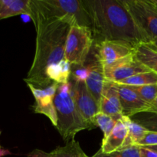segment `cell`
Segmentation results:
<instances>
[{"label": "cell", "mask_w": 157, "mask_h": 157, "mask_svg": "<svg viewBox=\"0 0 157 157\" xmlns=\"http://www.w3.org/2000/svg\"><path fill=\"white\" fill-rule=\"evenodd\" d=\"M32 20L36 31V44L33 62L24 79L39 89L47 88L53 83L48 79V67L64 58V48L72 23L66 19L42 16L31 3Z\"/></svg>", "instance_id": "6da1fadb"}, {"label": "cell", "mask_w": 157, "mask_h": 157, "mask_svg": "<svg viewBox=\"0 0 157 157\" xmlns=\"http://www.w3.org/2000/svg\"><path fill=\"white\" fill-rule=\"evenodd\" d=\"M84 4L90 15L95 43L120 41L134 48L146 44L123 0H86Z\"/></svg>", "instance_id": "7a4b0ae2"}, {"label": "cell", "mask_w": 157, "mask_h": 157, "mask_svg": "<svg viewBox=\"0 0 157 157\" xmlns=\"http://www.w3.org/2000/svg\"><path fill=\"white\" fill-rule=\"evenodd\" d=\"M31 3L45 18L66 19L73 25L91 28L90 15L82 0H31Z\"/></svg>", "instance_id": "3957f363"}, {"label": "cell", "mask_w": 157, "mask_h": 157, "mask_svg": "<svg viewBox=\"0 0 157 157\" xmlns=\"http://www.w3.org/2000/svg\"><path fill=\"white\" fill-rule=\"evenodd\" d=\"M54 104L58 115L56 128L64 141L68 142L70 140H74L75 135L81 130H90L77 108L71 92L63 93L57 90Z\"/></svg>", "instance_id": "277c9868"}, {"label": "cell", "mask_w": 157, "mask_h": 157, "mask_svg": "<svg viewBox=\"0 0 157 157\" xmlns=\"http://www.w3.org/2000/svg\"><path fill=\"white\" fill-rule=\"evenodd\" d=\"M94 41L90 28L78 25H71L66 40L64 59L72 65H85Z\"/></svg>", "instance_id": "5b68a950"}, {"label": "cell", "mask_w": 157, "mask_h": 157, "mask_svg": "<svg viewBox=\"0 0 157 157\" xmlns=\"http://www.w3.org/2000/svg\"><path fill=\"white\" fill-rule=\"evenodd\" d=\"M146 44L157 42V9L150 0H123Z\"/></svg>", "instance_id": "8992f818"}, {"label": "cell", "mask_w": 157, "mask_h": 157, "mask_svg": "<svg viewBox=\"0 0 157 157\" xmlns=\"http://www.w3.org/2000/svg\"><path fill=\"white\" fill-rule=\"evenodd\" d=\"M70 82L71 85V96L90 130H92L96 127L94 121L95 116L100 112L99 104L90 93L85 82L71 79Z\"/></svg>", "instance_id": "52a82bcc"}, {"label": "cell", "mask_w": 157, "mask_h": 157, "mask_svg": "<svg viewBox=\"0 0 157 157\" xmlns=\"http://www.w3.org/2000/svg\"><path fill=\"white\" fill-rule=\"evenodd\" d=\"M104 78L107 81L117 83L137 74L151 71L134 56L128 55L108 65L103 66Z\"/></svg>", "instance_id": "ba28073f"}, {"label": "cell", "mask_w": 157, "mask_h": 157, "mask_svg": "<svg viewBox=\"0 0 157 157\" xmlns=\"http://www.w3.org/2000/svg\"><path fill=\"white\" fill-rule=\"evenodd\" d=\"M27 85L35 99V104L32 107L34 112L45 115L53 126L56 127L58 125V115L54 101L59 84L54 82L52 85L44 89L37 88L29 83H27Z\"/></svg>", "instance_id": "9c48e42d"}, {"label": "cell", "mask_w": 157, "mask_h": 157, "mask_svg": "<svg viewBox=\"0 0 157 157\" xmlns=\"http://www.w3.org/2000/svg\"><path fill=\"white\" fill-rule=\"evenodd\" d=\"M94 57L102 66L108 65L134 53V47L127 43L103 41L95 43Z\"/></svg>", "instance_id": "30bf717a"}, {"label": "cell", "mask_w": 157, "mask_h": 157, "mask_svg": "<svg viewBox=\"0 0 157 157\" xmlns=\"http://www.w3.org/2000/svg\"><path fill=\"white\" fill-rule=\"evenodd\" d=\"M100 112L112 117L116 121L122 117L117 84L106 80L99 103Z\"/></svg>", "instance_id": "8fae6325"}, {"label": "cell", "mask_w": 157, "mask_h": 157, "mask_svg": "<svg viewBox=\"0 0 157 157\" xmlns=\"http://www.w3.org/2000/svg\"><path fill=\"white\" fill-rule=\"evenodd\" d=\"M117 87L123 115L131 117L136 113L146 112L148 110L150 105L128 86L117 84Z\"/></svg>", "instance_id": "7c38bea8"}, {"label": "cell", "mask_w": 157, "mask_h": 157, "mask_svg": "<svg viewBox=\"0 0 157 157\" xmlns=\"http://www.w3.org/2000/svg\"><path fill=\"white\" fill-rule=\"evenodd\" d=\"M90 72L85 84L87 89L99 104L106 79L104 78L103 66L95 58V61L88 64Z\"/></svg>", "instance_id": "4fadbf2b"}, {"label": "cell", "mask_w": 157, "mask_h": 157, "mask_svg": "<svg viewBox=\"0 0 157 157\" xmlns=\"http://www.w3.org/2000/svg\"><path fill=\"white\" fill-rule=\"evenodd\" d=\"M127 136V128L121 121H117L114 128L106 139H103L101 151L104 153H110L120 150L124 146Z\"/></svg>", "instance_id": "5bb4252c"}, {"label": "cell", "mask_w": 157, "mask_h": 157, "mask_svg": "<svg viewBox=\"0 0 157 157\" xmlns=\"http://www.w3.org/2000/svg\"><path fill=\"white\" fill-rule=\"evenodd\" d=\"M18 15H27L31 18V0H0V20Z\"/></svg>", "instance_id": "9a60e30c"}, {"label": "cell", "mask_w": 157, "mask_h": 157, "mask_svg": "<svg viewBox=\"0 0 157 157\" xmlns=\"http://www.w3.org/2000/svg\"><path fill=\"white\" fill-rule=\"evenodd\" d=\"M120 121H122L127 128V136L122 148L130 147L133 145H138L140 142L148 132L147 129L137 123L134 122L130 117L123 115ZM121 148V149H122Z\"/></svg>", "instance_id": "2e32d148"}, {"label": "cell", "mask_w": 157, "mask_h": 157, "mask_svg": "<svg viewBox=\"0 0 157 157\" xmlns=\"http://www.w3.org/2000/svg\"><path fill=\"white\" fill-rule=\"evenodd\" d=\"M71 75V64L64 58L58 64H53L46 70V76L52 83L58 84H67L69 82Z\"/></svg>", "instance_id": "e0dca14e"}, {"label": "cell", "mask_w": 157, "mask_h": 157, "mask_svg": "<svg viewBox=\"0 0 157 157\" xmlns=\"http://www.w3.org/2000/svg\"><path fill=\"white\" fill-rule=\"evenodd\" d=\"M133 54L140 62L150 71L157 74V51L143 43L135 48Z\"/></svg>", "instance_id": "ac0fdd59"}, {"label": "cell", "mask_w": 157, "mask_h": 157, "mask_svg": "<svg viewBox=\"0 0 157 157\" xmlns=\"http://www.w3.org/2000/svg\"><path fill=\"white\" fill-rule=\"evenodd\" d=\"M116 84L124 86H132V87L156 84L157 74L153 71L137 74V75H133V76L130 77V78L119 81V82L116 83Z\"/></svg>", "instance_id": "d6986e66"}, {"label": "cell", "mask_w": 157, "mask_h": 157, "mask_svg": "<svg viewBox=\"0 0 157 157\" xmlns=\"http://www.w3.org/2000/svg\"><path fill=\"white\" fill-rule=\"evenodd\" d=\"M53 157H84L85 153L81 145L75 140L66 143L64 147H58L51 152Z\"/></svg>", "instance_id": "ffe728a7"}, {"label": "cell", "mask_w": 157, "mask_h": 157, "mask_svg": "<svg viewBox=\"0 0 157 157\" xmlns=\"http://www.w3.org/2000/svg\"><path fill=\"white\" fill-rule=\"evenodd\" d=\"M134 122L140 124L148 131L157 132V114L150 112L136 113L131 117Z\"/></svg>", "instance_id": "44dd1931"}, {"label": "cell", "mask_w": 157, "mask_h": 157, "mask_svg": "<svg viewBox=\"0 0 157 157\" xmlns=\"http://www.w3.org/2000/svg\"><path fill=\"white\" fill-rule=\"evenodd\" d=\"M117 122V121H116L114 118L108 116L105 113H101V112H99L95 116L94 121L95 127H98L102 130L103 133H104L103 139H106V138L108 137L113 129L114 128Z\"/></svg>", "instance_id": "7402d4cb"}, {"label": "cell", "mask_w": 157, "mask_h": 157, "mask_svg": "<svg viewBox=\"0 0 157 157\" xmlns=\"http://www.w3.org/2000/svg\"><path fill=\"white\" fill-rule=\"evenodd\" d=\"M128 87L134 90L139 95L140 98L149 105H150L154 101L157 97V84L138 86V87H132V86H128Z\"/></svg>", "instance_id": "603a6c76"}, {"label": "cell", "mask_w": 157, "mask_h": 157, "mask_svg": "<svg viewBox=\"0 0 157 157\" xmlns=\"http://www.w3.org/2000/svg\"><path fill=\"white\" fill-rule=\"evenodd\" d=\"M92 157H140V147L137 145L130 146L110 153H104L99 150Z\"/></svg>", "instance_id": "cb8c5ba5"}, {"label": "cell", "mask_w": 157, "mask_h": 157, "mask_svg": "<svg viewBox=\"0 0 157 157\" xmlns=\"http://www.w3.org/2000/svg\"><path fill=\"white\" fill-rule=\"evenodd\" d=\"M78 67H71V80L76 81H84L85 82L86 80L87 79L90 72V67L89 65L84 66H78Z\"/></svg>", "instance_id": "d4e9b609"}, {"label": "cell", "mask_w": 157, "mask_h": 157, "mask_svg": "<svg viewBox=\"0 0 157 157\" xmlns=\"http://www.w3.org/2000/svg\"><path fill=\"white\" fill-rule=\"evenodd\" d=\"M157 145V132L148 131L142 140L138 144L139 147H149Z\"/></svg>", "instance_id": "484cf974"}, {"label": "cell", "mask_w": 157, "mask_h": 157, "mask_svg": "<svg viewBox=\"0 0 157 157\" xmlns=\"http://www.w3.org/2000/svg\"><path fill=\"white\" fill-rule=\"evenodd\" d=\"M140 157H157V152L146 147H140Z\"/></svg>", "instance_id": "4316f807"}, {"label": "cell", "mask_w": 157, "mask_h": 157, "mask_svg": "<svg viewBox=\"0 0 157 157\" xmlns=\"http://www.w3.org/2000/svg\"><path fill=\"white\" fill-rule=\"evenodd\" d=\"M27 157H53L52 153H46L43 150L35 149L29 153Z\"/></svg>", "instance_id": "83f0119b"}, {"label": "cell", "mask_w": 157, "mask_h": 157, "mask_svg": "<svg viewBox=\"0 0 157 157\" xmlns=\"http://www.w3.org/2000/svg\"><path fill=\"white\" fill-rule=\"evenodd\" d=\"M146 112H150V113H156L157 114V97L156 98V99L154 100V101L150 104L148 110Z\"/></svg>", "instance_id": "f1b7e54d"}, {"label": "cell", "mask_w": 157, "mask_h": 157, "mask_svg": "<svg viewBox=\"0 0 157 157\" xmlns=\"http://www.w3.org/2000/svg\"><path fill=\"white\" fill-rule=\"evenodd\" d=\"M11 154H12V153H11L9 150H7V149H4L2 147H0V157L6 156H8V155H11Z\"/></svg>", "instance_id": "f546056e"}, {"label": "cell", "mask_w": 157, "mask_h": 157, "mask_svg": "<svg viewBox=\"0 0 157 157\" xmlns=\"http://www.w3.org/2000/svg\"><path fill=\"white\" fill-rule=\"evenodd\" d=\"M148 45H150V47L153 48V49L157 51V42H153V43H150V44H147Z\"/></svg>", "instance_id": "4dcf8cb0"}, {"label": "cell", "mask_w": 157, "mask_h": 157, "mask_svg": "<svg viewBox=\"0 0 157 157\" xmlns=\"http://www.w3.org/2000/svg\"><path fill=\"white\" fill-rule=\"evenodd\" d=\"M147 147V148L150 149V150H154V151L157 152V145L156 146H149V147Z\"/></svg>", "instance_id": "1f68e13d"}, {"label": "cell", "mask_w": 157, "mask_h": 157, "mask_svg": "<svg viewBox=\"0 0 157 157\" xmlns=\"http://www.w3.org/2000/svg\"><path fill=\"white\" fill-rule=\"evenodd\" d=\"M150 2L157 9V0H150Z\"/></svg>", "instance_id": "d6a6232c"}, {"label": "cell", "mask_w": 157, "mask_h": 157, "mask_svg": "<svg viewBox=\"0 0 157 157\" xmlns=\"http://www.w3.org/2000/svg\"><path fill=\"white\" fill-rule=\"evenodd\" d=\"M84 157H89V156H87V155H86V154H85V155H84Z\"/></svg>", "instance_id": "836d02e7"}]
</instances>
